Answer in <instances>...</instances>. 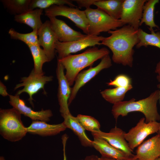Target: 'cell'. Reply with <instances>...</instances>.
Returning <instances> with one entry per match:
<instances>
[{
  "instance_id": "f35d334b",
  "label": "cell",
  "mask_w": 160,
  "mask_h": 160,
  "mask_svg": "<svg viewBox=\"0 0 160 160\" xmlns=\"http://www.w3.org/2000/svg\"><path fill=\"white\" fill-rule=\"evenodd\" d=\"M153 160H160V156Z\"/></svg>"
},
{
  "instance_id": "f1b7e54d",
  "label": "cell",
  "mask_w": 160,
  "mask_h": 160,
  "mask_svg": "<svg viewBox=\"0 0 160 160\" xmlns=\"http://www.w3.org/2000/svg\"><path fill=\"white\" fill-rule=\"evenodd\" d=\"M72 1L68 0H31L29 9L33 10L36 8L45 9L55 5L67 4L70 7H77V6L73 3Z\"/></svg>"
},
{
  "instance_id": "4fadbf2b",
  "label": "cell",
  "mask_w": 160,
  "mask_h": 160,
  "mask_svg": "<svg viewBox=\"0 0 160 160\" xmlns=\"http://www.w3.org/2000/svg\"><path fill=\"white\" fill-rule=\"evenodd\" d=\"M126 132L116 126L112 128L108 132L100 130L97 132H91L93 137L102 138L107 141L110 144L116 148L121 151L129 157H133L135 155L133 151L129 147L125 137Z\"/></svg>"
},
{
  "instance_id": "ffe728a7",
  "label": "cell",
  "mask_w": 160,
  "mask_h": 160,
  "mask_svg": "<svg viewBox=\"0 0 160 160\" xmlns=\"http://www.w3.org/2000/svg\"><path fill=\"white\" fill-rule=\"evenodd\" d=\"M63 121L66 128L71 129L78 137L81 144L85 147H92L93 140L87 136L85 129L81 125L76 117L71 113L63 116Z\"/></svg>"
},
{
  "instance_id": "44dd1931",
  "label": "cell",
  "mask_w": 160,
  "mask_h": 160,
  "mask_svg": "<svg viewBox=\"0 0 160 160\" xmlns=\"http://www.w3.org/2000/svg\"><path fill=\"white\" fill-rule=\"evenodd\" d=\"M42 12L43 9L39 8L29 10L15 15L14 20L17 23L25 24L31 28L33 31L38 32L43 23L41 19Z\"/></svg>"
},
{
  "instance_id": "d4e9b609",
  "label": "cell",
  "mask_w": 160,
  "mask_h": 160,
  "mask_svg": "<svg viewBox=\"0 0 160 160\" xmlns=\"http://www.w3.org/2000/svg\"><path fill=\"white\" fill-rule=\"evenodd\" d=\"M28 47L33 59L35 72L39 74H44L42 70L43 65L49 61L44 50L39 45H32Z\"/></svg>"
},
{
  "instance_id": "3957f363",
  "label": "cell",
  "mask_w": 160,
  "mask_h": 160,
  "mask_svg": "<svg viewBox=\"0 0 160 160\" xmlns=\"http://www.w3.org/2000/svg\"><path fill=\"white\" fill-rule=\"evenodd\" d=\"M110 51L105 47L99 48L96 46L90 47L82 53L70 55L58 59L66 70L65 76L71 86L75 81L78 74L86 67L91 66L98 60L109 55Z\"/></svg>"
},
{
  "instance_id": "52a82bcc",
  "label": "cell",
  "mask_w": 160,
  "mask_h": 160,
  "mask_svg": "<svg viewBox=\"0 0 160 160\" xmlns=\"http://www.w3.org/2000/svg\"><path fill=\"white\" fill-rule=\"evenodd\" d=\"M160 123L157 121L145 122V118H141L136 125L125 133V137L132 150L138 147L148 136L158 132Z\"/></svg>"
},
{
  "instance_id": "8d00e7d4",
  "label": "cell",
  "mask_w": 160,
  "mask_h": 160,
  "mask_svg": "<svg viewBox=\"0 0 160 160\" xmlns=\"http://www.w3.org/2000/svg\"><path fill=\"white\" fill-rule=\"evenodd\" d=\"M156 78H157V80H158L159 82V83L157 85V87L159 89H158L159 90V100L160 103V77L157 76ZM157 134L160 135V129L159 130Z\"/></svg>"
},
{
  "instance_id": "f546056e",
  "label": "cell",
  "mask_w": 160,
  "mask_h": 160,
  "mask_svg": "<svg viewBox=\"0 0 160 160\" xmlns=\"http://www.w3.org/2000/svg\"><path fill=\"white\" fill-rule=\"evenodd\" d=\"M76 117L85 130L91 132H97L100 130V124L98 120L94 118L81 114L78 115Z\"/></svg>"
},
{
  "instance_id": "7c38bea8",
  "label": "cell",
  "mask_w": 160,
  "mask_h": 160,
  "mask_svg": "<svg viewBox=\"0 0 160 160\" xmlns=\"http://www.w3.org/2000/svg\"><path fill=\"white\" fill-rule=\"evenodd\" d=\"M65 68L62 64L57 60L56 74L58 82L57 98L60 105V112L63 117L71 113L68 101L71 93V88L65 76Z\"/></svg>"
},
{
  "instance_id": "8992f818",
  "label": "cell",
  "mask_w": 160,
  "mask_h": 160,
  "mask_svg": "<svg viewBox=\"0 0 160 160\" xmlns=\"http://www.w3.org/2000/svg\"><path fill=\"white\" fill-rule=\"evenodd\" d=\"M45 15L48 17L61 16L71 20L86 35L89 34L88 21L84 10L65 5H54L45 9Z\"/></svg>"
},
{
  "instance_id": "83f0119b",
  "label": "cell",
  "mask_w": 160,
  "mask_h": 160,
  "mask_svg": "<svg viewBox=\"0 0 160 160\" xmlns=\"http://www.w3.org/2000/svg\"><path fill=\"white\" fill-rule=\"evenodd\" d=\"M8 33L12 39L20 40L24 42L28 47L32 45H39L38 31H33L30 33H22L11 28L9 30Z\"/></svg>"
},
{
  "instance_id": "d590c367",
  "label": "cell",
  "mask_w": 160,
  "mask_h": 160,
  "mask_svg": "<svg viewBox=\"0 0 160 160\" xmlns=\"http://www.w3.org/2000/svg\"><path fill=\"white\" fill-rule=\"evenodd\" d=\"M155 72L156 73L158 74L157 76L160 77V61L156 64Z\"/></svg>"
},
{
  "instance_id": "277c9868",
  "label": "cell",
  "mask_w": 160,
  "mask_h": 160,
  "mask_svg": "<svg viewBox=\"0 0 160 160\" xmlns=\"http://www.w3.org/2000/svg\"><path fill=\"white\" fill-rule=\"evenodd\" d=\"M21 114L14 108L0 109V134L12 142L21 140L28 133L21 119Z\"/></svg>"
},
{
  "instance_id": "484cf974",
  "label": "cell",
  "mask_w": 160,
  "mask_h": 160,
  "mask_svg": "<svg viewBox=\"0 0 160 160\" xmlns=\"http://www.w3.org/2000/svg\"><path fill=\"white\" fill-rule=\"evenodd\" d=\"M159 1V0H148L145 3L143 7L142 17L140 26L143 23L149 27L150 30L153 28H159L158 26L154 21V11L156 4Z\"/></svg>"
},
{
  "instance_id": "4dcf8cb0",
  "label": "cell",
  "mask_w": 160,
  "mask_h": 160,
  "mask_svg": "<svg viewBox=\"0 0 160 160\" xmlns=\"http://www.w3.org/2000/svg\"><path fill=\"white\" fill-rule=\"evenodd\" d=\"M131 79L128 76L120 74L117 76L113 80L107 83L108 85L116 87H126L131 84Z\"/></svg>"
},
{
  "instance_id": "9c48e42d",
  "label": "cell",
  "mask_w": 160,
  "mask_h": 160,
  "mask_svg": "<svg viewBox=\"0 0 160 160\" xmlns=\"http://www.w3.org/2000/svg\"><path fill=\"white\" fill-rule=\"evenodd\" d=\"M53 78V76H47L44 75V74H37L33 69L28 76L21 78V83L16 85L15 90L22 87L23 88L18 90L16 94L20 95L23 92L28 93L29 96L28 100L33 107V95L41 89L44 91V94H46L44 85L47 83L52 81Z\"/></svg>"
},
{
  "instance_id": "e0dca14e",
  "label": "cell",
  "mask_w": 160,
  "mask_h": 160,
  "mask_svg": "<svg viewBox=\"0 0 160 160\" xmlns=\"http://www.w3.org/2000/svg\"><path fill=\"white\" fill-rule=\"evenodd\" d=\"M160 156V135L157 134L143 142L134 157L137 160H153Z\"/></svg>"
},
{
  "instance_id": "e575fe53",
  "label": "cell",
  "mask_w": 160,
  "mask_h": 160,
  "mask_svg": "<svg viewBox=\"0 0 160 160\" xmlns=\"http://www.w3.org/2000/svg\"><path fill=\"white\" fill-rule=\"evenodd\" d=\"M0 94L3 97H6L9 95L7 92L6 86L1 81L0 82Z\"/></svg>"
},
{
  "instance_id": "6da1fadb",
  "label": "cell",
  "mask_w": 160,
  "mask_h": 160,
  "mask_svg": "<svg viewBox=\"0 0 160 160\" xmlns=\"http://www.w3.org/2000/svg\"><path fill=\"white\" fill-rule=\"evenodd\" d=\"M138 30L125 25L108 32L111 35L105 37L101 44L107 47L111 51L112 59L114 63L132 67L135 52L133 47L139 41Z\"/></svg>"
},
{
  "instance_id": "2e32d148",
  "label": "cell",
  "mask_w": 160,
  "mask_h": 160,
  "mask_svg": "<svg viewBox=\"0 0 160 160\" xmlns=\"http://www.w3.org/2000/svg\"><path fill=\"white\" fill-rule=\"evenodd\" d=\"M51 27L58 40L61 42H70L84 37L87 35L76 31L69 26L64 21L56 17H48Z\"/></svg>"
},
{
  "instance_id": "7a4b0ae2",
  "label": "cell",
  "mask_w": 160,
  "mask_h": 160,
  "mask_svg": "<svg viewBox=\"0 0 160 160\" xmlns=\"http://www.w3.org/2000/svg\"><path fill=\"white\" fill-rule=\"evenodd\" d=\"M159 98V90L158 89L146 98L137 101L132 98L128 101H122L113 104L111 113L116 121L120 116H125L129 113L133 112L143 113L146 123L157 121L160 120V115L157 106Z\"/></svg>"
},
{
  "instance_id": "5bb4252c",
  "label": "cell",
  "mask_w": 160,
  "mask_h": 160,
  "mask_svg": "<svg viewBox=\"0 0 160 160\" xmlns=\"http://www.w3.org/2000/svg\"><path fill=\"white\" fill-rule=\"evenodd\" d=\"M38 35L39 45L42 47L49 61H52L55 57V43L58 40L49 20L43 23L38 32Z\"/></svg>"
},
{
  "instance_id": "1f68e13d",
  "label": "cell",
  "mask_w": 160,
  "mask_h": 160,
  "mask_svg": "<svg viewBox=\"0 0 160 160\" xmlns=\"http://www.w3.org/2000/svg\"><path fill=\"white\" fill-rule=\"evenodd\" d=\"M83 160H137L134 157L126 159H110L101 156L99 157L98 156L94 155H92L86 156Z\"/></svg>"
},
{
  "instance_id": "ac0fdd59",
  "label": "cell",
  "mask_w": 160,
  "mask_h": 160,
  "mask_svg": "<svg viewBox=\"0 0 160 160\" xmlns=\"http://www.w3.org/2000/svg\"><path fill=\"white\" fill-rule=\"evenodd\" d=\"M66 128L63 122L51 124L39 120L32 121L31 124L26 127L28 132L44 137L56 135Z\"/></svg>"
},
{
  "instance_id": "7402d4cb",
  "label": "cell",
  "mask_w": 160,
  "mask_h": 160,
  "mask_svg": "<svg viewBox=\"0 0 160 160\" xmlns=\"http://www.w3.org/2000/svg\"><path fill=\"white\" fill-rule=\"evenodd\" d=\"M124 0H97L94 5L113 18L119 20Z\"/></svg>"
},
{
  "instance_id": "8fae6325",
  "label": "cell",
  "mask_w": 160,
  "mask_h": 160,
  "mask_svg": "<svg viewBox=\"0 0 160 160\" xmlns=\"http://www.w3.org/2000/svg\"><path fill=\"white\" fill-rule=\"evenodd\" d=\"M112 65L111 60L109 55L101 59L96 66H91L88 69L80 72L76 76L75 84L71 88V93L68 101V106L75 98L79 89L103 70L108 68Z\"/></svg>"
},
{
  "instance_id": "30bf717a",
  "label": "cell",
  "mask_w": 160,
  "mask_h": 160,
  "mask_svg": "<svg viewBox=\"0 0 160 160\" xmlns=\"http://www.w3.org/2000/svg\"><path fill=\"white\" fill-rule=\"evenodd\" d=\"M146 0H124L119 20L124 25H129L135 29H139L142 17L144 5Z\"/></svg>"
},
{
  "instance_id": "5b68a950",
  "label": "cell",
  "mask_w": 160,
  "mask_h": 160,
  "mask_svg": "<svg viewBox=\"0 0 160 160\" xmlns=\"http://www.w3.org/2000/svg\"><path fill=\"white\" fill-rule=\"evenodd\" d=\"M84 11L88 21L89 35L98 36L101 32H108L124 26L119 20L113 18L98 8L90 7Z\"/></svg>"
},
{
  "instance_id": "ba28073f",
  "label": "cell",
  "mask_w": 160,
  "mask_h": 160,
  "mask_svg": "<svg viewBox=\"0 0 160 160\" xmlns=\"http://www.w3.org/2000/svg\"><path fill=\"white\" fill-rule=\"evenodd\" d=\"M105 37L102 36L87 35L79 39L70 42H61L57 41L55 43L56 52L58 58L64 57L71 53H76L88 47L100 45Z\"/></svg>"
},
{
  "instance_id": "4316f807",
  "label": "cell",
  "mask_w": 160,
  "mask_h": 160,
  "mask_svg": "<svg viewBox=\"0 0 160 160\" xmlns=\"http://www.w3.org/2000/svg\"><path fill=\"white\" fill-rule=\"evenodd\" d=\"M31 0H1L4 7L10 14H21L29 9Z\"/></svg>"
},
{
  "instance_id": "9a60e30c",
  "label": "cell",
  "mask_w": 160,
  "mask_h": 160,
  "mask_svg": "<svg viewBox=\"0 0 160 160\" xmlns=\"http://www.w3.org/2000/svg\"><path fill=\"white\" fill-rule=\"evenodd\" d=\"M10 105L13 108L17 109L22 114L28 117L32 121L39 120L46 122L50 121L53 116L52 111L50 109L45 110L42 109L41 111H36L26 105L25 101L20 98L19 95H9Z\"/></svg>"
},
{
  "instance_id": "603a6c76",
  "label": "cell",
  "mask_w": 160,
  "mask_h": 160,
  "mask_svg": "<svg viewBox=\"0 0 160 160\" xmlns=\"http://www.w3.org/2000/svg\"><path fill=\"white\" fill-rule=\"evenodd\" d=\"M150 30V34L146 33L140 28L138 29L137 33L139 41L136 46L137 48L151 46L160 49V32L155 33L153 29Z\"/></svg>"
},
{
  "instance_id": "74e56055",
  "label": "cell",
  "mask_w": 160,
  "mask_h": 160,
  "mask_svg": "<svg viewBox=\"0 0 160 160\" xmlns=\"http://www.w3.org/2000/svg\"><path fill=\"white\" fill-rule=\"evenodd\" d=\"M0 160H5V159L3 156H1L0 157Z\"/></svg>"
},
{
  "instance_id": "d6986e66",
  "label": "cell",
  "mask_w": 160,
  "mask_h": 160,
  "mask_svg": "<svg viewBox=\"0 0 160 160\" xmlns=\"http://www.w3.org/2000/svg\"><path fill=\"white\" fill-rule=\"evenodd\" d=\"M93 137L92 147L100 153L101 156L118 159L131 158L129 157L123 152L113 146L105 139L98 137Z\"/></svg>"
},
{
  "instance_id": "cb8c5ba5",
  "label": "cell",
  "mask_w": 160,
  "mask_h": 160,
  "mask_svg": "<svg viewBox=\"0 0 160 160\" xmlns=\"http://www.w3.org/2000/svg\"><path fill=\"white\" fill-rule=\"evenodd\" d=\"M133 88L132 84L126 87L107 89L100 92L102 97L107 102L114 104L122 101L126 93Z\"/></svg>"
},
{
  "instance_id": "836d02e7",
  "label": "cell",
  "mask_w": 160,
  "mask_h": 160,
  "mask_svg": "<svg viewBox=\"0 0 160 160\" xmlns=\"http://www.w3.org/2000/svg\"><path fill=\"white\" fill-rule=\"evenodd\" d=\"M68 137L66 134H64L62 135L61 137L62 143L63 147V160H67V156L66 153V145L67 141L68 139ZM80 160H83L81 159Z\"/></svg>"
},
{
  "instance_id": "d6a6232c",
  "label": "cell",
  "mask_w": 160,
  "mask_h": 160,
  "mask_svg": "<svg viewBox=\"0 0 160 160\" xmlns=\"http://www.w3.org/2000/svg\"><path fill=\"white\" fill-rule=\"evenodd\" d=\"M97 0H73L77 4L79 8L85 7L86 9L90 8V6L94 5V3Z\"/></svg>"
}]
</instances>
